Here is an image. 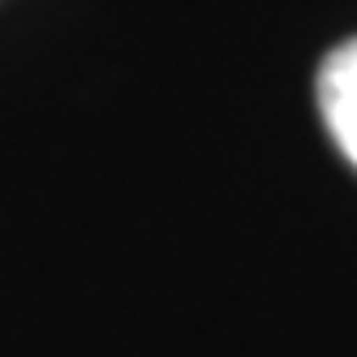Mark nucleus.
<instances>
[{
    "label": "nucleus",
    "mask_w": 357,
    "mask_h": 357,
    "mask_svg": "<svg viewBox=\"0 0 357 357\" xmlns=\"http://www.w3.org/2000/svg\"><path fill=\"white\" fill-rule=\"evenodd\" d=\"M319 112L340 155L357 168V39L331 47L319 65Z\"/></svg>",
    "instance_id": "nucleus-1"
}]
</instances>
